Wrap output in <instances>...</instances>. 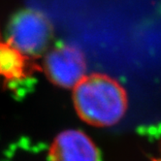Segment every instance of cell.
<instances>
[{
    "label": "cell",
    "mask_w": 161,
    "mask_h": 161,
    "mask_svg": "<svg viewBox=\"0 0 161 161\" xmlns=\"http://www.w3.org/2000/svg\"><path fill=\"white\" fill-rule=\"evenodd\" d=\"M73 88L76 112L88 124L98 127L114 125L127 110L125 89L118 80L107 75H86Z\"/></svg>",
    "instance_id": "cell-1"
},
{
    "label": "cell",
    "mask_w": 161,
    "mask_h": 161,
    "mask_svg": "<svg viewBox=\"0 0 161 161\" xmlns=\"http://www.w3.org/2000/svg\"><path fill=\"white\" fill-rule=\"evenodd\" d=\"M51 37L52 26L49 20L36 11H21L15 16L9 27L8 41L30 57L44 52Z\"/></svg>",
    "instance_id": "cell-2"
},
{
    "label": "cell",
    "mask_w": 161,
    "mask_h": 161,
    "mask_svg": "<svg viewBox=\"0 0 161 161\" xmlns=\"http://www.w3.org/2000/svg\"><path fill=\"white\" fill-rule=\"evenodd\" d=\"M86 63L82 51L62 45L51 51L45 59V73L53 84L73 88L86 76Z\"/></svg>",
    "instance_id": "cell-3"
},
{
    "label": "cell",
    "mask_w": 161,
    "mask_h": 161,
    "mask_svg": "<svg viewBox=\"0 0 161 161\" xmlns=\"http://www.w3.org/2000/svg\"><path fill=\"white\" fill-rule=\"evenodd\" d=\"M50 161H99V151L90 138L82 131L61 132L52 144Z\"/></svg>",
    "instance_id": "cell-4"
},
{
    "label": "cell",
    "mask_w": 161,
    "mask_h": 161,
    "mask_svg": "<svg viewBox=\"0 0 161 161\" xmlns=\"http://www.w3.org/2000/svg\"><path fill=\"white\" fill-rule=\"evenodd\" d=\"M35 70L36 66L30 56L24 54L8 40L0 37V84L25 80Z\"/></svg>",
    "instance_id": "cell-5"
}]
</instances>
